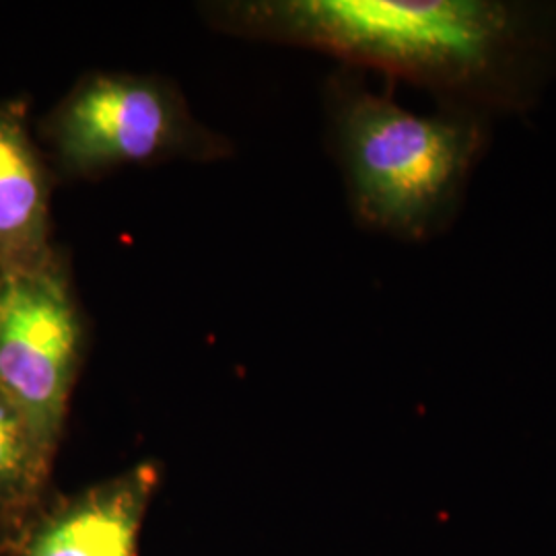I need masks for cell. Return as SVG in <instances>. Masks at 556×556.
I'll use <instances>...</instances> for the list:
<instances>
[{
  "label": "cell",
  "mask_w": 556,
  "mask_h": 556,
  "mask_svg": "<svg viewBox=\"0 0 556 556\" xmlns=\"http://www.w3.org/2000/svg\"><path fill=\"white\" fill-rule=\"evenodd\" d=\"M229 25L386 71L486 118L523 114L556 77V4L511 0H264Z\"/></svg>",
  "instance_id": "1"
},
{
  "label": "cell",
  "mask_w": 556,
  "mask_h": 556,
  "mask_svg": "<svg viewBox=\"0 0 556 556\" xmlns=\"http://www.w3.org/2000/svg\"><path fill=\"white\" fill-rule=\"evenodd\" d=\"M83 346V319L64 258L0 275V392L54 457Z\"/></svg>",
  "instance_id": "4"
},
{
  "label": "cell",
  "mask_w": 556,
  "mask_h": 556,
  "mask_svg": "<svg viewBox=\"0 0 556 556\" xmlns=\"http://www.w3.org/2000/svg\"><path fill=\"white\" fill-rule=\"evenodd\" d=\"M52 457L0 392V528H15L40 495Z\"/></svg>",
  "instance_id": "7"
},
{
  "label": "cell",
  "mask_w": 556,
  "mask_h": 556,
  "mask_svg": "<svg viewBox=\"0 0 556 556\" xmlns=\"http://www.w3.org/2000/svg\"><path fill=\"white\" fill-rule=\"evenodd\" d=\"M155 468L140 466L48 519L23 556H137Z\"/></svg>",
  "instance_id": "6"
},
{
  "label": "cell",
  "mask_w": 556,
  "mask_h": 556,
  "mask_svg": "<svg viewBox=\"0 0 556 556\" xmlns=\"http://www.w3.org/2000/svg\"><path fill=\"white\" fill-rule=\"evenodd\" d=\"M41 132L66 178H98L124 165L225 155V140L194 119L172 83L128 73L83 77L43 119Z\"/></svg>",
  "instance_id": "3"
},
{
  "label": "cell",
  "mask_w": 556,
  "mask_h": 556,
  "mask_svg": "<svg viewBox=\"0 0 556 556\" xmlns=\"http://www.w3.org/2000/svg\"><path fill=\"white\" fill-rule=\"evenodd\" d=\"M27 101L0 103V275L38 268L52 243V172L29 132Z\"/></svg>",
  "instance_id": "5"
},
{
  "label": "cell",
  "mask_w": 556,
  "mask_h": 556,
  "mask_svg": "<svg viewBox=\"0 0 556 556\" xmlns=\"http://www.w3.org/2000/svg\"><path fill=\"white\" fill-rule=\"evenodd\" d=\"M330 119L355 217L402 241L439 238L456 223L493 124L443 105L418 116L355 77L330 87Z\"/></svg>",
  "instance_id": "2"
}]
</instances>
